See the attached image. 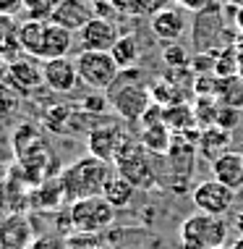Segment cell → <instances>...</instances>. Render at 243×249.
Returning <instances> with one entry per match:
<instances>
[{
  "label": "cell",
  "mask_w": 243,
  "mask_h": 249,
  "mask_svg": "<svg viewBox=\"0 0 243 249\" xmlns=\"http://www.w3.org/2000/svg\"><path fill=\"white\" fill-rule=\"evenodd\" d=\"M45 71V87L55 95H71L79 87V71H76V58H52L42 63Z\"/></svg>",
  "instance_id": "obj_12"
},
{
  "label": "cell",
  "mask_w": 243,
  "mask_h": 249,
  "mask_svg": "<svg viewBox=\"0 0 243 249\" xmlns=\"http://www.w3.org/2000/svg\"><path fill=\"white\" fill-rule=\"evenodd\" d=\"M110 55L115 58V63L120 66V71L126 69H136V66H141V58H144V48H141V39L136 35H120L115 48L110 50Z\"/></svg>",
  "instance_id": "obj_19"
},
{
  "label": "cell",
  "mask_w": 243,
  "mask_h": 249,
  "mask_svg": "<svg viewBox=\"0 0 243 249\" xmlns=\"http://www.w3.org/2000/svg\"><path fill=\"white\" fill-rule=\"evenodd\" d=\"M18 24L21 21H16V16H3L0 13V45L18 35Z\"/></svg>",
  "instance_id": "obj_30"
},
{
  "label": "cell",
  "mask_w": 243,
  "mask_h": 249,
  "mask_svg": "<svg viewBox=\"0 0 243 249\" xmlns=\"http://www.w3.org/2000/svg\"><path fill=\"white\" fill-rule=\"evenodd\" d=\"M24 11V0H0V13L3 16H18Z\"/></svg>",
  "instance_id": "obj_33"
},
{
  "label": "cell",
  "mask_w": 243,
  "mask_h": 249,
  "mask_svg": "<svg viewBox=\"0 0 243 249\" xmlns=\"http://www.w3.org/2000/svg\"><path fill=\"white\" fill-rule=\"evenodd\" d=\"M220 105L225 107H235V110H243V79L235 73V76H220L217 84V95Z\"/></svg>",
  "instance_id": "obj_24"
},
{
  "label": "cell",
  "mask_w": 243,
  "mask_h": 249,
  "mask_svg": "<svg viewBox=\"0 0 243 249\" xmlns=\"http://www.w3.org/2000/svg\"><path fill=\"white\" fill-rule=\"evenodd\" d=\"M123 32L118 29V24L113 18H105V16H94L89 24L76 35L79 39V48L81 50H94V53H110L115 48L118 37Z\"/></svg>",
  "instance_id": "obj_10"
},
{
  "label": "cell",
  "mask_w": 243,
  "mask_h": 249,
  "mask_svg": "<svg viewBox=\"0 0 243 249\" xmlns=\"http://www.w3.org/2000/svg\"><path fill=\"white\" fill-rule=\"evenodd\" d=\"M73 42H76V35L68 29H63V26L47 21L45 24V37H42V55L39 60H52V58H65L73 48Z\"/></svg>",
  "instance_id": "obj_15"
},
{
  "label": "cell",
  "mask_w": 243,
  "mask_h": 249,
  "mask_svg": "<svg viewBox=\"0 0 243 249\" xmlns=\"http://www.w3.org/2000/svg\"><path fill=\"white\" fill-rule=\"evenodd\" d=\"M154 155L146 150L139 139H133L128 134V139L120 147L118 158H115V171L123 176L126 181H131L136 189H149L157 184V165L152 163Z\"/></svg>",
  "instance_id": "obj_3"
},
{
  "label": "cell",
  "mask_w": 243,
  "mask_h": 249,
  "mask_svg": "<svg viewBox=\"0 0 243 249\" xmlns=\"http://www.w3.org/2000/svg\"><path fill=\"white\" fill-rule=\"evenodd\" d=\"M220 113V100L217 97H196V105H194V116H196V124L201 129H209L214 126Z\"/></svg>",
  "instance_id": "obj_26"
},
{
  "label": "cell",
  "mask_w": 243,
  "mask_h": 249,
  "mask_svg": "<svg viewBox=\"0 0 243 249\" xmlns=\"http://www.w3.org/2000/svg\"><path fill=\"white\" fill-rule=\"evenodd\" d=\"M214 249H227V247H214Z\"/></svg>",
  "instance_id": "obj_40"
},
{
  "label": "cell",
  "mask_w": 243,
  "mask_h": 249,
  "mask_svg": "<svg viewBox=\"0 0 243 249\" xmlns=\"http://www.w3.org/2000/svg\"><path fill=\"white\" fill-rule=\"evenodd\" d=\"M92 18H94V8L89 5V0H63V3H58L52 8L50 21L73 32V35H79Z\"/></svg>",
  "instance_id": "obj_14"
},
{
  "label": "cell",
  "mask_w": 243,
  "mask_h": 249,
  "mask_svg": "<svg viewBox=\"0 0 243 249\" xmlns=\"http://www.w3.org/2000/svg\"><path fill=\"white\" fill-rule=\"evenodd\" d=\"M222 3H230V5H235V8H241V5H243V0H222Z\"/></svg>",
  "instance_id": "obj_37"
},
{
  "label": "cell",
  "mask_w": 243,
  "mask_h": 249,
  "mask_svg": "<svg viewBox=\"0 0 243 249\" xmlns=\"http://www.w3.org/2000/svg\"><path fill=\"white\" fill-rule=\"evenodd\" d=\"M227 249H243V236H238V239H235V241H233V244L227 247Z\"/></svg>",
  "instance_id": "obj_36"
},
{
  "label": "cell",
  "mask_w": 243,
  "mask_h": 249,
  "mask_svg": "<svg viewBox=\"0 0 243 249\" xmlns=\"http://www.w3.org/2000/svg\"><path fill=\"white\" fill-rule=\"evenodd\" d=\"M126 139H128L126 129L120 124H115V121H102V124H97L86 134L89 155L105 160V163H115V158H118V152H120Z\"/></svg>",
  "instance_id": "obj_8"
},
{
  "label": "cell",
  "mask_w": 243,
  "mask_h": 249,
  "mask_svg": "<svg viewBox=\"0 0 243 249\" xmlns=\"http://www.w3.org/2000/svg\"><path fill=\"white\" fill-rule=\"evenodd\" d=\"M3 82H8L16 92H21L24 97H32L34 92L42 89L45 84V71H42V60L32 58V55H21L18 60H13L3 69Z\"/></svg>",
  "instance_id": "obj_7"
},
{
  "label": "cell",
  "mask_w": 243,
  "mask_h": 249,
  "mask_svg": "<svg viewBox=\"0 0 243 249\" xmlns=\"http://www.w3.org/2000/svg\"><path fill=\"white\" fill-rule=\"evenodd\" d=\"M21 103H24L21 92H16L8 82H3V79H0V126L11 124V121L18 116Z\"/></svg>",
  "instance_id": "obj_25"
},
{
  "label": "cell",
  "mask_w": 243,
  "mask_h": 249,
  "mask_svg": "<svg viewBox=\"0 0 243 249\" xmlns=\"http://www.w3.org/2000/svg\"><path fill=\"white\" fill-rule=\"evenodd\" d=\"M162 60H165L167 71H180V69H191V58H188V50L180 42H173L162 50Z\"/></svg>",
  "instance_id": "obj_27"
},
{
  "label": "cell",
  "mask_w": 243,
  "mask_h": 249,
  "mask_svg": "<svg viewBox=\"0 0 243 249\" xmlns=\"http://www.w3.org/2000/svg\"><path fill=\"white\" fill-rule=\"evenodd\" d=\"M52 8H55V5H52L50 0H24V11H21V16L34 18V21H50Z\"/></svg>",
  "instance_id": "obj_28"
},
{
  "label": "cell",
  "mask_w": 243,
  "mask_h": 249,
  "mask_svg": "<svg viewBox=\"0 0 243 249\" xmlns=\"http://www.w3.org/2000/svg\"><path fill=\"white\" fill-rule=\"evenodd\" d=\"M165 124L173 134H186L188 129H196V116H194V107L188 103H175L165 107ZM201 129V126H199Z\"/></svg>",
  "instance_id": "obj_23"
},
{
  "label": "cell",
  "mask_w": 243,
  "mask_h": 249,
  "mask_svg": "<svg viewBox=\"0 0 243 249\" xmlns=\"http://www.w3.org/2000/svg\"><path fill=\"white\" fill-rule=\"evenodd\" d=\"M235 13H238V16H235V26H238V32L243 35V5H241V8H235Z\"/></svg>",
  "instance_id": "obj_34"
},
{
  "label": "cell",
  "mask_w": 243,
  "mask_h": 249,
  "mask_svg": "<svg viewBox=\"0 0 243 249\" xmlns=\"http://www.w3.org/2000/svg\"><path fill=\"white\" fill-rule=\"evenodd\" d=\"M136 186L131 184V181H126L120 173H113L110 178H107L105 189H102V197L110 202L115 210H123V207H128L133 202V197H136Z\"/></svg>",
  "instance_id": "obj_20"
},
{
  "label": "cell",
  "mask_w": 243,
  "mask_h": 249,
  "mask_svg": "<svg viewBox=\"0 0 243 249\" xmlns=\"http://www.w3.org/2000/svg\"><path fill=\"white\" fill-rule=\"evenodd\" d=\"M212 178L225 184L227 189L241 192L243 189V152H225L212 163Z\"/></svg>",
  "instance_id": "obj_16"
},
{
  "label": "cell",
  "mask_w": 243,
  "mask_h": 249,
  "mask_svg": "<svg viewBox=\"0 0 243 249\" xmlns=\"http://www.w3.org/2000/svg\"><path fill=\"white\" fill-rule=\"evenodd\" d=\"M167 171L173 173L175 178L180 181H188L194 173V168H196V158H199V150L194 142H188L186 137H180V134H175L173 142H170V150H167Z\"/></svg>",
  "instance_id": "obj_13"
},
{
  "label": "cell",
  "mask_w": 243,
  "mask_h": 249,
  "mask_svg": "<svg viewBox=\"0 0 243 249\" xmlns=\"http://www.w3.org/2000/svg\"><path fill=\"white\" fill-rule=\"evenodd\" d=\"M149 29L152 35L162 39V42L173 45V42H180L186 37V29H188V18H186V11L178 8V5H165L160 8L154 16H149Z\"/></svg>",
  "instance_id": "obj_11"
},
{
  "label": "cell",
  "mask_w": 243,
  "mask_h": 249,
  "mask_svg": "<svg viewBox=\"0 0 243 249\" xmlns=\"http://www.w3.org/2000/svg\"><path fill=\"white\" fill-rule=\"evenodd\" d=\"M230 142H233V131H225L220 126H209V129H201V137L196 142L199 158L214 163L217 158H222L225 152H230Z\"/></svg>",
  "instance_id": "obj_18"
},
{
  "label": "cell",
  "mask_w": 243,
  "mask_h": 249,
  "mask_svg": "<svg viewBox=\"0 0 243 249\" xmlns=\"http://www.w3.org/2000/svg\"><path fill=\"white\" fill-rule=\"evenodd\" d=\"M50 3H52V5H58V3H63V0H50Z\"/></svg>",
  "instance_id": "obj_39"
},
{
  "label": "cell",
  "mask_w": 243,
  "mask_h": 249,
  "mask_svg": "<svg viewBox=\"0 0 243 249\" xmlns=\"http://www.w3.org/2000/svg\"><path fill=\"white\" fill-rule=\"evenodd\" d=\"M26 249H68V241L60 236H42V239H34Z\"/></svg>",
  "instance_id": "obj_31"
},
{
  "label": "cell",
  "mask_w": 243,
  "mask_h": 249,
  "mask_svg": "<svg viewBox=\"0 0 243 249\" xmlns=\"http://www.w3.org/2000/svg\"><path fill=\"white\" fill-rule=\"evenodd\" d=\"M34 241L29 220L21 215H11L0 223V249H26Z\"/></svg>",
  "instance_id": "obj_17"
},
{
  "label": "cell",
  "mask_w": 243,
  "mask_h": 249,
  "mask_svg": "<svg viewBox=\"0 0 243 249\" xmlns=\"http://www.w3.org/2000/svg\"><path fill=\"white\" fill-rule=\"evenodd\" d=\"M173 137H175V134L167 129V124H154V126H141L139 142L144 144L152 155H167Z\"/></svg>",
  "instance_id": "obj_22"
},
{
  "label": "cell",
  "mask_w": 243,
  "mask_h": 249,
  "mask_svg": "<svg viewBox=\"0 0 243 249\" xmlns=\"http://www.w3.org/2000/svg\"><path fill=\"white\" fill-rule=\"evenodd\" d=\"M110 176V163L94 158V155H86L60 173V194L68 199V205L86 197H97V194H102Z\"/></svg>",
  "instance_id": "obj_2"
},
{
  "label": "cell",
  "mask_w": 243,
  "mask_h": 249,
  "mask_svg": "<svg viewBox=\"0 0 243 249\" xmlns=\"http://www.w3.org/2000/svg\"><path fill=\"white\" fill-rule=\"evenodd\" d=\"M191 199H194V205H196L199 213H209V215L222 218V215L230 213V207L235 202V192L227 189L225 184H220L217 178H207L194 189Z\"/></svg>",
  "instance_id": "obj_9"
},
{
  "label": "cell",
  "mask_w": 243,
  "mask_h": 249,
  "mask_svg": "<svg viewBox=\"0 0 243 249\" xmlns=\"http://www.w3.org/2000/svg\"><path fill=\"white\" fill-rule=\"evenodd\" d=\"M235 231H238V236H243V210L235 215Z\"/></svg>",
  "instance_id": "obj_35"
},
{
  "label": "cell",
  "mask_w": 243,
  "mask_h": 249,
  "mask_svg": "<svg viewBox=\"0 0 243 249\" xmlns=\"http://www.w3.org/2000/svg\"><path fill=\"white\" fill-rule=\"evenodd\" d=\"M3 69H5V63H3V60H0V76H3Z\"/></svg>",
  "instance_id": "obj_38"
},
{
  "label": "cell",
  "mask_w": 243,
  "mask_h": 249,
  "mask_svg": "<svg viewBox=\"0 0 243 249\" xmlns=\"http://www.w3.org/2000/svg\"><path fill=\"white\" fill-rule=\"evenodd\" d=\"M76 71H79V84H84L92 92H107L120 76V66L115 63V58L110 53H94V50H79Z\"/></svg>",
  "instance_id": "obj_5"
},
{
  "label": "cell",
  "mask_w": 243,
  "mask_h": 249,
  "mask_svg": "<svg viewBox=\"0 0 243 249\" xmlns=\"http://www.w3.org/2000/svg\"><path fill=\"white\" fill-rule=\"evenodd\" d=\"M180 249H214L225 247L227 241V223L217 215L194 213L178 228Z\"/></svg>",
  "instance_id": "obj_4"
},
{
  "label": "cell",
  "mask_w": 243,
  "mask_h": 249,
  "mask_svg": "<svg viewBox=\"0 0 243 249\" xmlns=\"http://www.w3.org/2000/svg\"><path fill=\"white\" fill-rule=\"evenodd\" d=\"M45 24L47 21H34V18H24L18 24V42L26 55L39 58L42 55V37H45Z\"/></svg>",
  "instance_id": "obj_21"
},
{
  "label": "cell",
  "mask_w": 243,
  "mask_h": 249,
  "mask_svg": "<svg viewBox=\"0 0 243 249\" xmlns=\"http://www.w3.org/2000/svg\"><path fill=\"white\" fill-rule=\"evenodd\" d=\"M107 100H110V107L118 113V118L128 121V124H139L154 103L152 89H149V84L144 79V71L139 66L120 71L115 84L107 89Z\"/></svg>",
  "instance_id": "obj_1"
},
{
  "label": "cell",
  "mask_w": 243,
  "mask_h": 249,
  "mask_svg": "<svg viewBox=\"0 0 243 249\" xmlns=\"http://www.w3.org/2000/svg\"><path fill=\"white\" fill-rule=\"evenodd\" d=\"M68 220L81 233H97V231H102V228L113 226V220H115V207H113L102 194L86 197V199L71 202Z\"/></svg>",
  "instance_id": "obj_6"
},
{
  "label": "cell",
  "mask_w": 243,
  "mask_h": 249,
  "mask_svg": "<svg viewBox=\"0 0 243 249\" xmlns=\"http://www.w3.org/2000/svg\"><path fill=\"white\" fill-rule=\"evenodd\" d=\"M238 124H241V110L220 105V113H217V121H214V126H220V129H225V131H233Z\"/></svg>",
  "instance_id": "obj_29"
},
{
  "label": "cell",
  "mask_w": 243,
  "mask_h": 249,
  "mask_svg": "<svg viewBox=\"0 0 243 249\" xmlns=\"http://www.w3.org/2000/svg\"><path fill=\"white\" fill-rule=\"evenodd\" d=\"M173 3H178V8H183L188 13H201L212 5V0H173Z\"/></svg>",
  "instance_id": "obj_32"
}]
</instances>
